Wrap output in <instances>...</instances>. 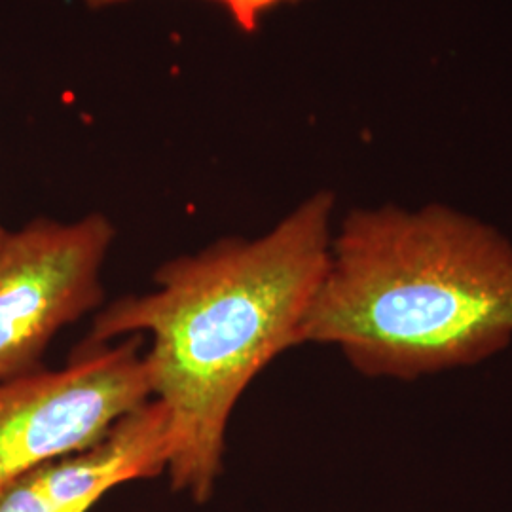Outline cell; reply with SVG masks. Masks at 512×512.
<instances>
[{
    "label": "cell",
    "instance_id": "5",
    "mask_svg": "<svg viewBox=\"0 0 512 512\" xmlns=\"http://www.w3.org/2000/svg\"><path fill=\"white\" fill-rule=\"evenodd\" d=\"M88 6H107V4H116L122 0H82ZM226 8V12L232 16V19L238 23L241 31L253 33L260 18L272 10L275 6L283 4V2H291V0H215Z\"/></svg>",
    "mask_w": 512,
    "mask_h": 512
},
{
    "label": "cell",
    "instance_id": "6",
    "mask_svg": "<svg viewBox=\"0 0 512 512\" xmlns=\"http://www.w3.org/2000/svg\"><path fill=\"white\" fill-rule=\"evenodd\" d=\"M4 232H6V230L0 226V239H2V236H4Z\"/></svg>",
    "mask_w": 512,
    "mask_h": 512
},
{
    "label": "cell",
    "instance_id": "1",
    "mask_svg": "<svg viewBox=\"0 0 512 512\" xmlns=\"http://www.w3.org/2000/svg\"><path fill=\"white\" fill-rule=\"evenodd\" d=\"M334 205L321 190L258 238L219 239L171 258L152 291L122 296L93 317L84 346L150 336V391L173 437L167 476L194 503L215 494L228 421L245 389L275 357L302 346L329 262Z\"/></svg>",
    "mask_w": 512,
    "mask_h": 512
},
{
    "label": "cell",
    "instance_id": "3",
    "mask_svg": "<svg viewBox=\"0 0 512 512\" xmlns=\"http://www.w3.org/2000/svg\"><path fill=\"white\" fill-rule=\"evenodd\" d=\"M143 338L84 346L61 368L0 382V488L101 439L152 399Z\"/></svg>",
    "mask_w": 512,
    "mask_h": 512
},
{
    "label": "cell",
    "instance_id": "2",
    "mask_svg": "<svg viewBox=\"0 0 512 512\" xmlns=\"http://www.w3.org/2000/svg\"><path fill=\"white\" fill-rule=\"evenodd\" d=\"M512 342V243L433 203L353 209L302 325L368 378L412 382L475 366Z\"/></svg>",
    "mask_w": 512,
    "mask_h": 512
},
{
    "label": "cell",
    "instance_id": "4",
    "mask_svg": "<svg viewBox=\"0 0 512 512\" xmlns=\"http://www.w3.org/2000/svg\"><path fill=\"white\" fill-rule=\"evenodd\" d=\"M116 228L103 213L37 219L0 239V382L40 368L57 332L103 302Z\"/></svg>",
    "mask_w": 512,
    "mask_h": 512
}]
</instances>
